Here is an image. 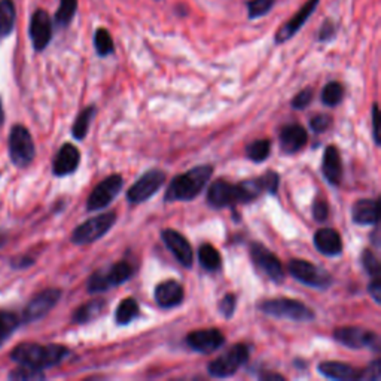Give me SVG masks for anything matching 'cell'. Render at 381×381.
<instances>
[{
    "instance_id": "6da1fadb",
    "label": "cell",
    "mask_w": 381,
    "mask_h": 381,
    "mask_svg": "<svg viewBox=\"0 0 381 381\" xmlns=\"http://www.w3.org/2000/svg\"><path fill=\"white\" fill-rule=\"evenodd\" d=\"M71 350L68 347L58 344H31L24 343L16 345L11 352V359L21 367H28L35 370H46L58 365L66 357L69 356Z\"/></svg>"
},
{
    "instance_id": "7a4b0ae2",
    "label": "cell",
    "mask_w": 381,
    "mask_h": 381,
    "mask_svg": "<svg viewBox=\"0 0 381 381\" xmlns=\"http://www.w3.org/2000/svg\"><path fill=\"white\" fill-rule=\"evenodd\" d=\"M212 174V165H197L192 170L176 176L169 185L164 200L167 203L194 200L202 194Z\"/></svg>"
},
{
    "instance_id": "3957f363",
    "label": "cell",
    "mask_w": 381,
    "mask_h": 381,
    "mask_svg": "<svg viewBox=\"0 0 381 381\" xmlns=\"http://www.w3.org/2000/svg\"><path fill=\"white\" fill-rule=\"evenodd\" d=\"M258 308L277 319H289L293 322H311L314 311L303 304L301 301L291 300V298H274V300H265L258 304Z\"/></svg>"
},
{
    "instance_id": "277c9868",
    "label": "cell",
    "mask_w": 381,
    "mask_h": 381,
    "mask_svg": "<svg viewBox=\"0 0 381 381\" xmlns=\"http://www.w3.org/2000/svg\"><path fill=\"white\" fill-rule=\"evenodd\" d=\"M207 203L214 209H224L233 204H246L251 203V198L247 195V191L240 184H229V182L219 179L213 182L207 192Z\"/></svg>"
},
{
    "instance_id": "5b68a950",
    "label": "cell",
    "mask_w": 381,
    "mask_h": 381,
    "mask_svg": "<svg viewBox=\"0 0 381 381\" xmlns=\"http://www.w3.org/2000/svg\"><path fill=\"white\" fill-rule=\"evenodd\" d=\"M131 276H132V268L130 263L127 262L112 263L109 265V267L100 268L91 274L87 283L88 292L98 293V292H105L110 288L120 286L125 283L127 280H130Z\"/></svg>"
},
{
    "instance_id": "8992f818",
    "label": "cell",
    "mask_w": 381,
    "mask_h": 381,
    "mask_svg": "<svg viewBox=\"0 0 381 381\" xmlns=\"http://www.w3.org/2000/svg\"><path fill=\"white\" fill-rule=\"evenodd\" d=\"M9 155L15 167L24 169L35 160L36 149L30 131L24 125H14L9 135Z\"/></svg>"
},
{
    "instance_id": "52a82bcc",
    "label": "cell",
    "mask_w": 381,
    "mask_h": 381,
    "mask_svg": "<svg viewBox=\"0 0 381 381\" xmlns=\"http://www.w3.org/2000/svg\"><path fill=\"white\" fill-rule=\"evenodd\" d=\"M115 222H117V214L113 212L98 214V216H94L75 228L72 233V241L80 246L100 240L109 233Z\"/></svg>"
},
{
    "instance_id": "ba28073f",
    "label": "cell",
    "mask_w": 381,
    "mask_h": 381,
    "mask_svg": "<svg viewBox=\"0 0 381 381\" xmlns=\"http://www.w3.org/2000/svg\"><path fill=\"white\" fill-rule=\"evenodd\" d=\"M249 359V349L244 344H236L231 349L209 363L207 372L214 378H226L234 375Z\"/></svg>"
},
{
    "instance_id": "9c48e42d",
    "label": "cell",
    "mask_w": 381,
    "mask_h": 381,
    "mask_svg": "<svg viewBox=\"0 0 381 381\" xmlns=\"http://www.w3.org/2000/svg\"><path fill=\"white\" fill-rule=\"evenodd\" d=\"M288 270L293 278L301 281L306 286L316 289H328L333 285V277L329 276V273L308 261L292 259L288 265Z\"/></svg>"
},
{
    "instance_id": "30bf717a",
    "label": "cell",
    "mask_w": 381,
    "mask_h": 381,
    "mask_svg": "<svg viewBox=\"0 0 381 381\" xmlns=\"http://www.w3.org/2000/svg\"><path fill=\"white\" fill-rule=\"evenodd\" d=\"M165 184V173L158 169L146 172L139 180L127 191V200L131 204H140L154 197Z\"/></svg>"
},
{
    "instance_id": "8fae6325",
    "label": "cell",
    "mask_w": 381,
    "mask_h": 381,
    "mask_svg": "<svg viewBox=\"0 0 381 381\" xmlns=\"http://www.w3.org/2000/svg\"><path fill=\"white\" fill-rule=\"evenodd\" d=\"M122 187H124V179L121 174H112L106 177L90 194L87 209L90 212H95L108 207L115 198L118 197Z\"/></svg>"
},
{
    "instance_id": "7c38bea8",
    "label": "cell",
    "mask_w": 381,
    "mask_h": 381,
    "mask_svg": "<svg viewBox=\"0 0 381 381\" xmlns=\"http://www.w3.org/2000/svg\"><path fill=\"white\" fill-rule=\"evenodd\" d=\"M334 338L345 345L349 347V349H374L378 350L380 349V340L377 337V334L371 333V330L367 329H362L357 326H343V328H337L334 330Z\"/></svg>"
},
{
    "instance_id": "4fadbf2b",
    "label": "cell",
    "mask_w": 381,
    "mask_h": 381,
    "mask_svg": "<svg viewBox=\"0 0 381 381\" xmlns=\"http://www.w3.org/2000/svg\"><path fill=\"white\" fill-rule=\"evenodd\" d=\"M251 256L256 267L276 283H281L285 278V270L280 259L270 252L267 247L261 243L251 244Z\"/></svg>"
},
{
    "instance_id": "5bb4252c",
    "label": "cell",
    "mask_w": 381,
    "mask_h": 381,
    "mask_svg": "<svg viewBox=\"0 0 381 381\" xmlns=\"http://www.w3.org/2000/svg\"><path fill=\"white\" fill-rule=\"evenodd\" d=\"M61 298L60 289H45L41 293H38L33 300L27 304L23 313L24 322H36L51 311Z\"/></svg>"
},
{
    "instance_id": "9a60e30c",
    "label": "cell",
    "mask_w": 381,
    "mask_h": 381,
    "mask_svg": "<svg viewBox=\"0 0 381 381\" xmlns=\"http://www.w3.org/2000/svg\"><path fill=\"white\" fill-rule=\"evenodd\" d=\"M28 33L33 48L36 51H43L53 39V21L46 11L38 9L31 15Z\"/></svg>"
},
{
    "instance_id": "2e32d148",
    "label": "cell",
    "mask_w": 381,
    "mask_h": 381,
    "mask_svg": "<svg viewBox=\"0 0 381 381\" xmlns=\"http://www.w3.org/2000/svg\"><path fill=\"white\" fill-rule=\"evenodd\" d=\"M225 343V337L216 328L198 329L189 333L187 337V344L189 349L198 353H212L221 349Z\"/></svg>"
},
{
    "instance_id": "e0dca14e",
    "label": "cell",
    "mask_w": 381,
    "mask_h": 381,
    "mask_svg": "<svg viewBox=\"0 0 381 381\" xmlns=\"http://www.w3.org/2000/svg\"><path fill=\"white\" fill-rule=\"evenodd\" d=\"M320 0H307V2L301 6V9L298 11L292 19L285 23L278 28V31L276 33V43H285L286 41L292 39L298 31L301 30V27L308 21L310 16L316 11V8L319 6Z\"/></svg>"
},
{
    "instance_id": "ac0fdd59",
    "label": "cell",
    "mask_w": 381,
    "mask_h": 381,
    "mask_svg": "<svg viewBox=\"0 0 381 381\" xmlns=\"http://www.w3.org/2000/svg\"><path fill=\"white\" fill-rule=\"evenodd\" d=\"M164 244L169 247V251L173 254V256L184 265L185 268L192 267V247L189 241L174 229H164L161 233Z\"/></svg>"
},
{
    "instance_id": "d6986e66",
    "label": "cell",
    "mask_w": 381,
    "mask_h": 381,
    "mask_svg": "<svg viewBox=\"0 0 381 381\" xmlns=\"http://www.w3.org/2000/svg\"><path fill=\"white\" fill-rule=\"evenodd\" d=\"M308 132L300 124L285 125L280 131V147L288 155L296 154L307 145Z\"/></svg>"
},
{
    "instance_id": "ffe728a7",
    "label": "cell",
    "mask_w": 381,
    "mask_h": 381,
    "mask_svg": "<svg viewBox=\"0 0 381 381\" xmlns=\"http://www.w3.org/2000/svg\"><path fill=\"white\" fill-rule=\"evenodd\" d=\"M155 301L161 308L170 310L182 304L185 296L184 286L176 280H165L155 288Z\"/></svg>"
},
{
    "instance_id": "44dd1931",
    "label": "cell",
    "mask_w": 381,
    "mask_h": 381,
    "mask_svg": "<svg viewBox=\"0 0 381 381\" xmlns=\"http://www.w3.org/2000/svg\"><path fill=\"white\" fill-rule=\"evenodd\" d=\"M79 162H80L79 149L72 143H66L61 146V149L54 160L53 172L58 177L69 176L76 172Z\"/></svg>"
},
{
    "instance_id": "7402d4cb",
    "label": "cell",
    "mask_w": 381,
    "mask_h": 381,
    "mask_svg": "<svg viewBox=\"0 0 381 381\" xmlns=\"http://www.w3.org/2000/svg\"><path fill=\"white\" fill-rule=\"evenodd\" d=\"M314 246L316 249L326 256H337L343 252V240L338 231L333 228H320L314 234Z\"/></svg>"
},
{
    "instance_id": "603a6c76",
    "label": "cell",
    "mask_w": 381,
    "mask_h": 381,
    "mask_svg": "<svg viewBox=\"0 0 381 381\" xmlns=\"http://www.w3.org/2000/svg\"><path fill=\"white\" fill-rule=\"evenodd\" d=\"M322 172L330 185H340L343 179V161L340 151L335 146H328L323 154Z\"/></svg>"
},
{
    "instance_id": "cb8c5ba5",
    "label": "cell",
    "mask_w": 381,
    "mask_h": 381,
    "mask_svg": "<svg viewBox=\"0 0 381 381\" xmlns=\"http://www.w3.org/2000/svg\"><path fill=\"white\" fill-rule=\"evenodd\" d=\"M319 372L329 378V380H359L360 375V370L353 368L349 363H344V362H335V360H328V362H322L319 363L318 367Z\"/></svg>"
},
{
    "instance_id": "d4e9b609",
    "label": "cell",
    "mask_w": 381,
    "mask_h": 381,
    "mask_svg": "<svg viewBox=\"0 0 381 381\" xmlns=\"http://www.w3.org/2000/svg\"><path fill=\"white\" fill-rule=\"evenodd\" d=\"M352 219L357 225H377L378 224V212H377V202L365 198L359 200L353 204L352 209Z\"/></svg>"
},
{
    "instance_id": "484cf974",
    "label": "cell",
    "mask_w": 381,
    "mask_h": 381,
    "mask_svg": "<svg viewBox=\"0 0 381 381\" xmlns=\"http://www.w3.org/2000/svg\"><path fill=\"white\" fill-rule=\"evenodd\" d=\"M108 303L105 300H91L88 303H85L84 306H80L72 316V322L78 323V325H84V323H90L95 319H98L102 316L106 310Z\"/></svg>"
},
{
    "instance_id": "4316f807",
    "label": "cell",
    "mask_w": 381,
    "mask_h": 381,
    "mask_svg": "<svg viewBox=\"0 0 381 381\" xmlns=\"http://www.w3.org/2000/svg\"><path fill=\"white\" fill-rule=\"evenodd\" d=\"M140 316V307L139 303L135 300V298H125L124 301L117 308V313H115V320L120 326L130 325L131 322H135Z\"/></svg>"
},
{
    "instance_id": "83f0119b",
    "label": "cell",
    "mask_w": 381,
    "mask_h": 381,
    "mask_svg": "<svg viewBox=\"0 0 381 381\" xmlns=\"http://www.w3.org/2000/svg\"><path fill=\"white\" fill-rule=\"evenodd\" d=\"M198 259H200L202 267L207 271H218L222 265V256L219 251L210 243H204L200 246Z\"/></svg>"
},
{
    "instance_id": "f1b7e54d",
    "label": "cell",
    "mask_w": 381,
    "mask_h": 381,
    "mask_svg": "<svg viewBox=\"0 0 381 381\" xmlns=\"http://www.w3.org/2000/svg\"><path fill=\"white\" fill-rule=\"evenodd\" d=\"M15 5L12 0H0V39L8 36L15 27Z\"/></svg>"
},
{
    "instance_id": "f546056e",
    "label": "cell",
    "mask_w": 381,
    "mask_h": 381,
    "mask_svg": "<svg viewBox=\"0 0 381 381\" xmlns=\"http://www.w3.org/2000/svg\"><path fill=\"white\" fill-rule=\"evenodd\" d=\"M95 113H97L95 106H88L78 115V118L72 127V135L76 140H84L87 137L90 125L95 117Z\"/></svg>"
},
{
    "instance_id": "4dcf8cb0",
    "label": "cell",
    "mask_w": 381,
    "mask_h": 381,
    "mask_svg": "<svg viewBox=\"0 0 381 381\" xmlns=\"http://www.w3.org/2000/svg\"><path fill=\"white\" fill-rule=\"evenodd\" d=\"M78 11V0H61L56 12V24L58 27H68Z\"/></svg>"
},
{
    "instance_id": "1f68e13d",
    "label": "cell",
    "mask_w": 381,
    "mask_h": 381,
    "mask_svg": "<svg viewBox=\"0 0 381 381\" xmlns=\"http://www.w3.org/2000/svg\"><path fill=\"white\" fill-rule=\"evenodd\" d=\"M271 152V142L268 139L255 140L246 147V155L254 162H262L268 158Z\"/></svg>"
},
{
    "instance_id": "d6a6232c",
    "label": "cell",
    "mask_w": 381,
    "mask_h": 381,
    "mask_svg": "<svg viewBox=\"0 0 381 381\" xmlns=\"http://www.w3.org/2000/svg\"><path fill=\"white\" fill-rule=\"evenodd\" d=\"M94 48L100 57H108L113 54L115 43L112 35L106 28H98L94 35Z\"/></svg>"
},
{
    "instance_id": "836d02e7",
    "label": "cell",
    "mask_w": 381,
    "mask_h": 381,
    "mask_svg": "<svg viewBox=\"0 0 381 381\" xmlns=\"http://www.w3.org/2000/svg\"><path fill=\"white\" fill-rule=\"evenodd\" d=\"M343 98H344V87L340 84V82H329V84L325 85L322 91L323 105L335 108L343 102Z\"/></svg>"
},
{
    "instance_id": "e575fe53",
    "label": "cell",
    "mask_w": 381,
    "mask_h": 381,
    "mask_svg": "<svg viewBox=\"0 0 381 381\" xmlns=\"http://www.w3.org/2000/svg\"><path fill=\"white\" fill-rule=\"evenodd\" d=\"M19 325L20 320L16 318V314L9 311H0V347L12 335Z\"/></svg>"
},
{
    "instance_id": "d590c367",
    "label": "cell",
    "mask_w": 381,
    "mask_h": 381,
    "mask_svg": "<svg viewBox=\"0 0 381 381\" xmlns=\"http://www.w3.org/2000/svg\"><path fill=\"white\" fill-rule=\"evenodd\" d=\"M276 4V0H251L247 4V16L249 20H256L259 16L267 15Z\"/></svg>"
},
{
    "instance_id": "8d00e7d4",
    "label": "cell",
    "mask_w": 381,
    "mask_h": 381,
    "mask_svg": "<svg viewBox=\"0 0 381 381\" xmlns=\"http://www.w3.org/2000/svg\"><path fill=\"white\" fill-rule=\"evenodd\" d=\"M362 265L365 271L372 277H380V261L371 249H365L362 252Z\"/></svg>"
},
{
    "instance_id": "74e56055",
    "label": "cell",
    "mask_w": 381,
    "mask_h": 381,
    "mask_svg": "<svg viewBox=\"0 0 381 381\" xmlns=\"http://www.w3.org/2000/svg\"><path fill=\"white\" fill-rule=\"evenodd\" d=\"M45 374L41 370L28 368V367H21L14 370L9 374V380H43Z\"/></svg>"
},
{
    "instance_id": "f35d334b",
    "label": "cell",
    "mask_w": 381,
    "mask_h": 381,
    "mask_svg": "<svg viewBox=\"0 0 381 381\" xmlns=\"http://www.w3.org/2000/svg\"><path fill=\"white\" fill-rule=\"evenodd\" d=\"M236 306H237V300H236V295L233 293H228L222 298V301L219 303V311L222 313V316L225 319H231L234 316V311H236Z\"/></svg>"
},
{
    "instance_id": "ab89813d",
    "label": "cell",
    "mask_w": 381,
    "mask_h": 381,
    "mask_svg": "<svg viewBox=\"0 0 381 381\" xmlns=\"http://www.w3.org/2000/svg\"><path fill=\"white\" fill-rule=\"evenodd\" d=\"M313 100V90L311 88H304L303 91L298 93L293 100H292V108L293 109H306Z\"/></svg>"
},
{
    "instance_id": "60d3db41",
    "label": "cell",
    "mask_w": 381,
    "mask_h": 381,
    "mask_svg": "<svg viewBox=\"0 0 381 381\" xmlns=\"http://www.w3.org/2000/svg\"><path fill=\"white\" fill-rule=\"evenodd\" d=\"M330 125H333V118L329 117V115H316L311 121H310V127L314 132H325Z\"/></svg>"
},
{
    "instance_id": "b9f144b4",
    "label": "cell",
    "mask_w": 381,
    "mask_h": 381,
    "mask_svg": "<svg viewBox=\"0 0 381 381\" xmlns=\"http://www.w3.org/2000/svg\"><path fill=\"white\" fill-rule=\"evenodd\" d=\"M380 377H381L380 360H374L368 368L360 370L359 380H363V381H378Z\"/></svg>"
},
{
    "instance_id": "7bdbcfd3",
    "label": "cell",
    "mask_w": 381,
    "mask_h": 381,
    "mask_svg": "<svg viewBox=\"0 0 381 381\" xmlns=\"http://www.w3.org/2000/svg\"><path fill=\"white\" fill-rule=\"evenodd\" d=\"M335 31H337V27H335V23L333 20H325V23L322 24L320 30H319V42H329L330 39H334L335 36Z\"/></svg>"
},
{
    "instance_id": "ee69618b",
    "label": "cell",
    "mask_w": 381,
    "mask_h": 381,
    "mask_svg": "<svg viewBox=\"0 0 381 381\" xmlns=\"http://www.w3.org/2000/svg\"><path fill=\"white\" fill-rule=\"evenodd\" d=\"M328 214H329V207L328 203L325 200H320L318 198L316 202L313 204V216L318 222H325L328 219Z\"/></svg>"
},
{
    "instance_id": "f6af8a7d",
    "label": "cell",
    "mask_w": 381,
    "mask_h": 381,
    "mask_svg": "<svg viewBox=\"0 0 381 381\" xmlns=\"http://www.w3.org/2000/svg\"><path fill=\"white\" fill-rule=\"evenodd\" d=\"M371 122H372V136H374V142L378 146L381 143L380 140V131H378V105L375 103L371 109Z\"/></svg>"
},
{
    "instance_id": "bcb514c9",
    "label": "cell",
    "mask_w": 381,
    "mask_h": 381,
    "mask_svg": "<svg viewBox=\"0 0 381 381\" xmlns=\"http://www.w3.org/2000/svg\"><path fill=\"white\" fill-rule=\"evenodd\" d=\"M368 292L372 296V300L380 304L381 301V281L380 277H374V280L368 285Z\"/></svg>"
},
{
    "instance_id": "7dc6e473",
    "label": "cell",
    "mask_w": 381,
    "mask_h": 381,
    "mask_svg": "<svg viewBox=\"0 0 381 381\" xmlns=\"http://www.w3.org/2000/svg\"><path fill=\"white\" fill-rule=\"evenodd\" d=\"M33 263V259L28 256H21V258H14L12 259V267L14 268H27Z\"/></svg>"
},
{
    "instance_id": "c3c4849f",
    "label": "cell",
    "mask_w": 381,
    "mask_h": 381,
    "mask_svg": "<svg viewBox=\"0 0 381 381\" xmlns=\"http://www.w3.org/2000/svg\"><path fill=\"white\" fill-rule=\"evenodd\" d=\"M261 378L262 380H285L283 377L278 375V374H263V375H261Z\"/></svg>"
},
{
    "instance_id": "681fc988",
    "label": "cell",
    "mask_w": 381,
    "mask_h": 381,
    "mask_svg": "<svg viewBox=\"0 0 381 381\" xmlns=\"http://www.w3.org/2000/svg\"><path fill=\"white\" fill-rule=\"evenodd\" d=\"M5 121V112H4V106H2V100H0V127L4 125Z\"/></svg>"
},
{
    "instance_id": "f907efd6",
    "label": "cell",
    "mask_w": 381,
    "mask_h": 381,
    "mask_svg": "<svg viewBox=\"0 0 381 381\" xmlns=\"http://www.w3.org/2000/svg\"><path fill=\"white\" fill-rule=\"evenodd\" d=\"M5 243V237L4 236H0V246H2Z\"/></svg>"
}]
</instances>
